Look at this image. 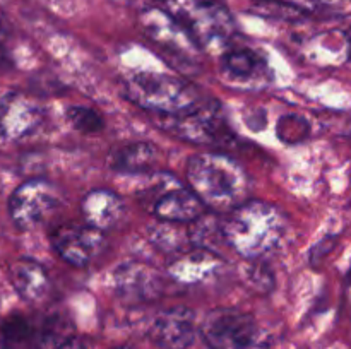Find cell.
<instances>
[{
	"mask_svg": "<svg viewBox=\"0 0 351 349\" xmlns=\"http://www.w3.org/2000/svg\"><path fill=\"white\" fill-rule=\"evenodd\" d=\"M226 245L249 260L271 255L287 235V214L264 201H245L223 219Z\"/></svg>",
	"mask_w": 351,
	"mask_h": 349,
	"instance_id": "6da1fadb",
	"label": "cell"
},
{
	"mask_svg": "<svg viewBox=\"0 0 351 349\" xmlns=\"http://www.w3.org/2000/svg\"><path fill=\"white\" fill-rule=\"evenodd\" d=\"M187 178L202 204L215 211H233L249 192L245 170L221 153L194 154L187 163Z\"/></svg>",
	"mask_w": 351,
	"mask_h": 349,
	"instance_id": "7a4b0ae2",
	"label": "cell"
},
{
	"mask_svg": "<svg viewBox=\"0 0 351 349\" xmlns=\"http://www.w3.org/2000/svg\"><path fill=\"white\" fill-rule=\"evenodd\" d=\"M125 94L137 106L163 118L184 115L204 103L191 82L158 72H141L127 79Z\"/></svg>",
	"mask_w": 351,
	"mask_h": 349,
	"instance_id": "3957f363",
	"label": "cell"
},
{
	"mask_svg": "<svg viewBox=\"0 0 351 349\" xmlns=\"http://www.w3.org/2000/svg\"><path fill=\"white\" fill-rule=\"evenodd\" d=\"M167 10L197 44H223L235 29L233 17L215 0H160Z\"/></svg>",
	"mask_w": 351,
	"mask_h": 349,
	"instance_id": "277c9868",
	"label": "cell"
},
{
	"mask_svg": "<svg viewBox=\"0 0 351 349\" xmlns=\"http://www.w3.org/2000/svg\"><path fill=\"white\" fill-rule=\"evenodd\" d=\"M143 204L165 222L191 224L204 214L206 205L171 173H156L139 194Z\"/></svg>",
	"mask_w": 351,
	"mask_h": 349,
	"instance_id": "5b68a950",
	"label": "cell"
},
{
	"mask_svg": "<svg viewBox=\"0 0 351 349\" xmlns=\"http://www.w3.org/2000/svg\"><path fill=\"white\" fill-rule=\"evenodd\" d=\"M201 335L211 349H263V331L256 318L235 308H215L204 317Z\"/></svg>",
	"mask_w": 351,
	"mask_h": 349,
	"instance_id": "8992f818",
	"label": "cell"
},
{
	"mask_svg": "<svg viewBox=\"0 0 351 349\" xmlns=\"http://www.w3.org/2000/svg\"><path fill=\"white\" fill-rule=\"evenodd\" d=\"M62 204L57 185L45 178H31L21 183L9 198V214L23 231L43 224Z\"/></svg>",
	"mask_w": 351,
	"mask_h": 349,
	"instance_id": "52a82bcc",
	"label": "cell"
},
{
	"mask_svg": "<svg viewBox=\"0 0 351 349\" xmlns=\"http://www.w3.org/2000/svg\"><path fill=\"white\" fill-rule=\"evenodd\" d=\"M51 246L67 263L86 267L105 248V233L88 222H64L51 231Z\"/></svg>",
	"mask_w": 351,
	"mask_h": 349,
	"instance_id": "ba28073f",
	"label": "cell"
},
{
	"mask_svg": "<svg viewBox=\"0 0 351 349\" xmlns=\"http://www.w3.org/2000/svg\"><path fill=\"white\" fill-rule=\"evenodd\" d=\"M167 120V129L175 135L197 144L223 142L230 132L225 127L221 113L216 106L199 105L192 112L178 116H170Z\"/></svg>",
	"mask_w": 351,
	"mask_h": 349,
	"instance_id": "9c48e42d",
	"label": "cell"
},
{
	"mask_svg": "<svg viewBox=\"0 0 351 349\" xmlns=\"http://www.w3.org/2000/svg\"><path fill=\"white\" fill-rule=\"evenodd\" d=\"M45 108L31 96L12 92L0 101V133L9 140L31 135L41 127Z\"/></svg>",
	"mask_w": 351,
	"mask_h": 349,
	"instance_id": "30bf717a",
	"label": "cell"
},
{
	"mask_svg": "<svg viewBox=\"0 0 351 349\" xmlns=\"http://www.w3.org/2000/svg\"><path fill=\"white\" fill-rule=\"evenodd\" d=\"M147 337L160 349H189L195 339V315L191 308L163 310L151 322Z\"/></svg>",
	"mask_w": 351,
	"mask_h": 349,
	"instance_id": "8fae6325",
	"label": "cell"
},
{
	"mask_svg": "<svg viewBox=\"0 0 351 349\" xmlns=\"http://www.w3.org/2000/svg\"><path fill=\"white\" fill-rule=\"evenodd\" d=\"M113 286L120 298L141 303L160 296L163 291V277L149 263L130 260L115 269Z\"/></svg>",
	"mask_w": 351,
	"mask_h": 349,
	"instance_id": "7c38bea8",
	"label": "cell"
},
{
	"mask_svg": "<svg viewBox=\"0 0 351 349\" xmlns=\"http://www.w3.org/2000/svg\"><path fill=\"white\" fill-rule=\"evenodd\" d=\"M223 270V260L218 253L209 252L206 248H199L182 255L175 257L173 262L168 266V274L177 283L185 286L204 284L215 279Z\"/></svg>",
	"mask_w": 351,
	"mask_h": 349,
	"instance_id": "4fadbf2b",
	"label": "cell"
},
{
	"mask_svg": "<svg viewBox=\"0 0 351 349\" xmlns=\"http://www.w3.org/2000/svg\"><path fill=\"white\" fill-rule=\"evenodd\" d=\"M84 222L99 231L115 228L125 216V202L108 188H95L81 202Z\"/></svg>",
	"mask_w": 351,
	"mask_h": 349,
	"instance_id": "5bb4252c",
	"label": "cell"
},
{
	"mask_svg": "<svg viewBox=\"0 0 351 349\" xmlns=\"http://www.w3.org/2000/svg\"><path fill=\"white\" fill-rule=\"evenodd\" d=\"M10 283L14 291L26 303H40L50 291V277L47 270L36 260L29 257L16 260L9 270Z\"/></svg>",
	"mask_w": 351,
	"mask_h": 349,
	"instance_id": "9a60e30c",
	"label": "cell"
},
{
	"mask_svg": "<svg viewBox=\"0 0 351 349\" xmlns=\"http://www.w3.org/2000/svg\"><path fill=\"white\" fill-rule=\"evenodd\" d=\"M160 157V151L149 142H129L119 146L108 156L112 170L123 174L147 173L154 168Z\"/></svg>",
	"mask_w": 351,
	"mask_h": 349,
	"instance_id": "2e32d148",
	"label": "cell"
},
{
	"mask_svg": "<svg viewBox=\"0 0 351 349\" xmlns=\"http://www.w3.org/2000/svg\"><path fill=\"white\" fill-rule=\"evenodd\" d=\"M223 74L233 82H257L267 74V64L257 51L233 50L223 57Z\"/></svg>",
	"mask_w": 351,
	"mask_h": 349,
	"instance_id": "e0dca14e",
	"label": "cell"
},
{
	"mask_svg": "<svg viewBox=\"0 0 351 349\" xmlns=\"http://www.w3.org/2000/svg\"><path fill=\"white\" fill-rule=\"evenodd\" d=\"M72 339V324L64 315L45 318L36 328L31 327L29 349H57Z\"/></svg>",
	"mask_w": 351,
	"mask_h": 349,
	"instance_id": "ac0fdd59",
	"label": "cell"
},
{
	"mask_svg": "<svg viewBox=\"0 0 351 349\" xmlns=\"http://www.w3.org/2000/svg\"><path fill=\"white\" fill-rule=\"evenodd\" d=\"M189 240L199 248H206L209 252H215L216 245H221L218 242H225V233H223V221H218L213 216L202 214L195 221L191 222L189 229ZM216 253V252H215Z\"/></svg>",
	"mask_w": 351,
	"mask_h": 349,
	"instance_id": "d6986e66",
	"label": "cell"
},
{
	"mask_svg": "<svg viewBox=\"0 0 351 349\" xmlns=\"http://www.w3.org/2000/svg\"><path fill=\"white\" fill-rule=\"evenodd\" d=\"M65 116H67L69 123L77 132L86 133V135L98 133L105 129V120H103V116L99 115L98 109L91 108V106L72 105L65 109Z\"/></svg>",
	"mask_w": 351,
	"mask_h": 349,
	"instance_id": "ffe728a7",
	"label": "cell"
},
{
	"mask_svg": "<svg viewBox=\"0 0 351 349\" xmlns=\"http://www.w3.org/2000/svg\"><path fill=\"white\" fill-rule=\"evenodd\" d=\"M57 349H86V346H84V342L81 341V339L72 337V339H69L67 342H64V344H62L60 348H57Z\"/></svg>",
	"mask_w": 351,
	"mask_h": 349,
	"instance_id": "44dd1931",
	"label": "cell"
},
{
	"mask_svg": "<svg viewBox=\"0 0 351 349\" xmlns=\"http://www.w3.org/2000/svg\"><path fill=\"white\" fill-rule=\"evenodd\" d=\"M113 349H134V348H129V346H120V348H113Z\"/></svg>",
	"mask_w": 351,
	"mask_h": 349,
	"instance_id": "7402d4cb",
	"label": "cell"
}]
</instances>
